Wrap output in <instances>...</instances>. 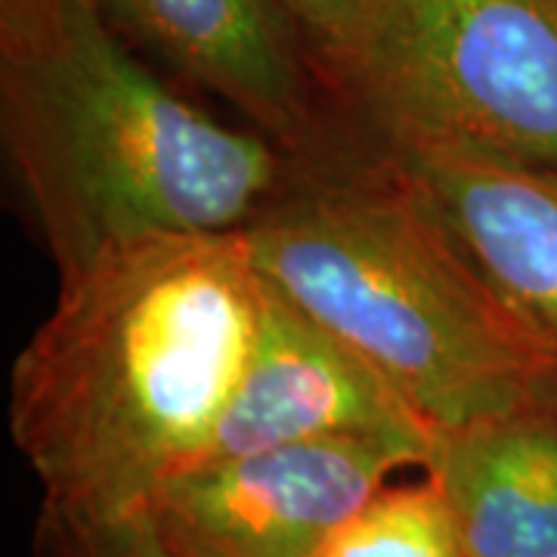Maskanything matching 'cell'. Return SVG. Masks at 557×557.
Returning a JSON list of instances; mask_svg holds the SVG:
<instances>
[{"label": "cell", "instance_id": "obj_1", "mask_svg": "<svg viewBox=\"0 0 557 557\" xmlns=\"http://www.w3.org/2000/svg\"><path fill=\"white\" fill-rule=\"evenodd\" d=\"M267 282L242 230L149 236L60 276L10 372V437L40 505H149L196 461L258 338Z\"/></svg>", "mask_w": 557, "mask_h": 557}, {"label": "cell", "instance_id": "obj_2", "mask_svg": "<svg viewBox=\"0 0 557 557\" xmlns=\"http://www.w3.org/2000/svg\"><path fill=\"white\" fill-rule=\"evenodd\" d=\"M260 278L362 357L434 434L557 391V369L498 300L406 164L350 124L288 156L245 230Z\"/></svg>", "mask_w": 557, "mask_h": 557}, {"label": "cell", "instance_id": "obj_3", "mask_svg": "<svg viewBox=\"0 0 557 557\" xmlns=\"http://www.w3.org/2000/svg\"><path fill=\"white\" fill-rule=\"evenodd\" d=\"M0 137L60 276L127 242L245 230L288 171L278 143L161 81L97 0H0Z\"/></svg>", "mask_w": 557, "mask_h": 557}, {"label": "cell", "instance_id": "obj_4", "mask_svg": "<svg viewBox=\"0 0 557 557\" xmlns=\"http://www.w3.org/2000/svg\"><path fill=\"white\" fill-rule=\"evenodd\" d=\"M341 109L557 171V0H397Z\"/></svg>", "mask_w": 557, "mask_h": 557}, {"label": "cell", "instance_id": "obj_5", "mask_svg": "<svg viewBox=\"0 0 557 557\" xmlns=\"http://www.w3.org/2000/svg\"><path fill=\"white\" fill-rule=\"evenodd\" d=\"M424 465L428 449L406 440H300L193 461L146 511L193 557H317L397 471Z\"/></svg>", "mask_w": 557, "mask_h": 557}, {"label": "cell", "instance_id": "obj_6", "mask_svg": "<svg viewBox=\"0 0 557 557\" xmlns=\"http://www.w3.org/2000/svg\"><path fill=\"white\" fill-rule=\"evenodd\" d=\"M137 53L233 106L288 156L332 143L347 112L282 0H97Z\"/></svg>", "mask_w": 557, "mask_h": 557}, {"label": "cell", "instance_id": "obj_7", "mask_svg": "<svg viewBox=\"0 0 557 557\" xmlns=\"http://www.w3.org/2000/svg\"><path fill=\"white\" fill-rule=\"evenodd\" d=\"M319 437H394L431 456L437 434L366 359L267 285L258 338L196 461Z\"/></svg>", "mask_w": 557, "mask_h": 557}, {"label": "cell", "instance_id": "obj_8", "mask_svg": "<svg viewBox=\"0 0 557 557\" xmlns=\"http://www.w3.org/2000/svg\"><path fill=\"white\" fill-rule=\"evenodd\" d=\"M379 139L557 369V171L443 139Z\"/></svg>", "mask_w": 557, "mask_h": 557}, {"label": "cell", "instance_id": "obj_9", "mask_svg": "<svg viewBox=\"0 0 557 557\" xmlns=\"http://www.w3.org/2000/svg\"><path fill=\"white\" fill-rule=\"evenodd\" d=\"M421 474L468 557H557V391L440 431Z\"/></svg>", "mask_w": 557, "mask_h": 557}, {"label": "cell", "instance_id": "obj_10", "mask_svg": "<svg viewBox=\"0 0 557 557\" xmlns=\"http://www.w3.org/2000/svg\"><path fill=\"white\" fill-rule=\"evenodd\" d=\"M317 557H468L434 480L387 483L344 520Z\"/></svg>", "mask_w": 557, "mask_h": 557}, {"label": "cell", "instance_id": "obj_11", "mask_svg": "<svg viewBox=\"0 0 557 557\" xmlns=\"http://www.w3.org/2000/svg\"><path fill=\"white\" fill-rule=\"evenodd\" d=\"M310 50L317 75L341 100L344 84L357 72L397 0H282ZM341 106V102H338Z\"/></svg>", "mask_w": 557, "mask_h": 557}, {"label": "cell", "instance_id": "obj_12", "mask_svg": "<svg viewBox=\"0 0 557 557\" xmlns=\"http://www.w3.org/2000/svg\"><path fill=\"white\" fill-rule=\"evenodd\" d=\"M32 557H193L161 533L146 508L87 518L40 505Z\"/></svg>", "mask_w": 557, "mask_h": 557}]
</instances>
